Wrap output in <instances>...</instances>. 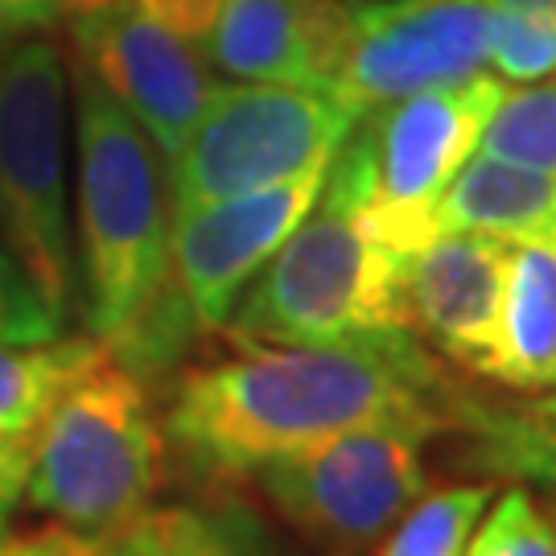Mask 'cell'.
Returning a JSON list of instances; mask_svg holds the SVG:
<instances>
[{
    "label": "cell",
    "mask_w": 556,
    "mask_h": 556,
    "mask_svg": "<svg viewBox=\"0 0 556 556\" xmlns=\"http://www.w3.org/2000/svg\"><path fill=\"white\" fill-rule=\"evenodd\" d=\"M71 66L50 38L0 41V239L62 318L75 301L66 194Z\"/></svg>",
    "instance_id": "5"
},
{
    "label": "cell",
    "mask_w": 556,
    "mask_h": 556,
    "mask_svg": "<svg viewBox=\"0 0 556 556\" xmlns=\"http://www.w3.org/2000/svg\"><path fill=\"white\" fill-rule=\"evenodd\" d=\"M75 62L137 119L165 161L194 132L219 83L199 46L149 21L132 0L71 21Z\"/></svg>",
    "instance_id": "11"
},
{
    "label": "cell",
    "mask_w": 556,
    "mask_h": 556,
    "mask_svg": "<svg viewBox=\"0 0 556 556\" xmlns=\"http://www.w3.org/2000/svg\"><path fill=\"white\" fill-rule=\"evenodd\" d=\"M79 157L83 321L112 342L169 289V190L157 144L100 83L71 66Z\"/></svg>",
    "instance_id": "3"
},
{
    "label": "cell",
    "mask_w": 556,
    "mask_h": 556,
    "mask_svg": "<svg viewBox=\"0 0 556 556\" xmlns=\"http://www.w3.org/2000/svg\"><path fill=\"white\" fill-rule=\"evenodd\" d=\"M38 29H50L41 0H0V41L38 34Z\"/></svg>",
    "instance_id": "25"
},
{
    "label": "cell",
    "mask_w": 556,
    "mask_h": 556,
    "mask_svg": "<svg viewBox=\"0 0 556 556\" xmlns=\"http://www.w3.org/2000/svg\"><path fill=\"white\" fill-rule=\"evenodd\" d=\"M132 4L149 21L165 25L169 34H178L181 41H190L199 50L202 41L211 38V29L223 13V0H132Z\"/></svg>",
    "instance_id": "24"
},
{
    "label": "cell",
    "mask_w": 556,
    "mask_h": 556,
    "mask_svg": "<svg viewBox=\"0 0 556 556\" xmlns=\"http://www.w3.org/2000/svg\"><path fill=\"white\" fill-rule=\"evenodd\" d=\"M46 4V17L50 25L54 21H79V17H96L103 9H116L124 0H41Z\"/></svg>",
    "instance_id": "27"
},
{
    "label": "cell",
    "mask_w": 556,
    "mask_h": 556,
    "mask_svg": "<svg viewBox=\"0 0 556 556\" xmlns=\"http://www.w3.org/2000/svg\"><path fill=\"white\" fill-rule=\"evenodd\" d=\"M470 556H556V532L528 491H507L478 528Z\"/></svg>",
    "instance_id": "21"
},
{
    "label": "cell",
    "mask_w": 556,
    "mask_h": 556,
    "mask_svg": "<svg viewBox=\"0 0 556 556\" xmlns=\"http://www.w3.org/2000/svg\"><path fill=\"white\" fill-rule=\"evenodd\" d=\"M338 556H358L355 548H338Z\"/></svg>",
    "instance_id": "29"
},
{
    "label": "cell",
    "mask_w": 556,
    "mask_h": 556,
    "mask_svg": "<svg viewBox=\"0 0 556 556\" xmlns=\"http://www.w3.org/2000/svg\"><path fill=\"white\" fill-rule=\"evenodd\" d=\"M100 338H50V342H0V441L29 445L41 417L91 358Z\"/></svg>",
    "instance_id": "17"
},
{
    "label": "cell",
    "mask_w": 556,
    "mask_h": 556,
    "mask_svg": "<svg viewBox=\"0 0 556 556\" xmlns=\"http://www.w3.org/2000/svg\"><path fill=\"white\" fill-rule=\"evenodd\" d=\"M495 0H351V46L334 91L358 116L482 71Z\"/></svg>",
    "instance_id": "9"
},
{
    "label": "cell",
    "mask_w": 556,
    "mask_h": 556,
    "mask_svg": "<svg viewBox=\"0 0 556 556\" xmlns=\"http://www.w3.org/2000/svg\"><path fill=\"white\" fill-rule=\"evenodd\" d=\"M358 119L334 87L219 83L194 132L169 157V219L334 157Z\"/></svg>",
    "instance_id": "6"
},
{
    "label": "cell",
    "mask_w": 556,
    "mask_h": 556,
    "mask_svg": "<svg viewBox=\"0 0 556 556\" xmlns=\"http://www.w3.org/2000/svg\"><path fill=\"white\" fill-rule=\"evenodd\" d=\"M507 248L495 236L438 231L408 256V318L413 334H425L445 358L475 371L491 351L503 301Z\"/></svg>",
    "instance_id": "13"
},
{
    "label": "cell",
    "mask_w": 556,
    "mask_h": 556,
    "mask_svg": "<svg viewBox=\"0 0 556 556\" xmlns=\"http://www.w3.org/2000/svg\"><path fill=\"white\" fill-rule=\"evenodd\" d=\"M486 503H491L486 482L445 486L438 495L417 498L392 523V536L383 540L379 556H462Z\"/></svg>",
    "instance_id": "19"
},
{
    "label": "cell",
    "mask_w": 556,
    "mask_h": 556,
    "mask_svg": "<svg viewBox=\"0 0 556 556\" xmlns=\"http://www.w3.org/2000/svg\"><path fill=\"white\" fill-rule=\"evenodd\" d=\"M408 425H371L260 462L252 478L264 498L305 536L334 548H367L429 486L420 441Z\"/></svg>",
    "instance_id": "8"
},
{
    "label": "cell",
    "mask_w": 556,
    "mask_h": 556,
    "mask_svg": "<svg viewBox=\"0 0 556 556\" xmlns=\"http://www.w3.org/2000/svg\"><path fill=\"white\" fill-rule=\"evenodd\" d=\"M433 227L503 243H556V174L478 153L445 186Z\"/></svg>",
    "instance_id": "15"
},
{
    "label": "cell",
    "mask_w": 556,
    "mask_h": 556,
    "mask_svg": "<svg viewBox=\"0 0 556 556\" xmlns=\"http://www.w3.org/2000/svg\"><path fill=\"white\" fill-rule=\"evenodd\" d=\"M462 396L413 334L318 346L243 342L239 355L181 371L165 433L199 475H252L260 462L371 425L441 433L462 425Z\"/></svg>",
    "instance_id": "1"
},
{
    "label": "cell",
    "mask_w": 556,
    "mask_h": 556,
    "mask_svg": "<svg viewBox=\"0 0 556 556\" xmlns=\"http://www.w3.org/2000/svg\"><path fill=\"white\" fill-rule=\"evenodd\" d=\"M478 153L556 174V79L519 83V91H503L491 119L482 124Z\"/></svg>",
    "instance_id": "18"
},
{
    "label": "cell",
    "mask_w": 556,
    "mask_h": 556,
    "mask_svg": "<svg viewBox=\"0 0 556 556\" xmlns=\"http://www.w3.org/2000/svg\"><path fill=\"white\" fill-rule=\"evenodd\" d=\"M9 511H13V498L0 495V540H4V523H9Z\"/></svg>",
    "instance_id": "28"
},
{
    "label": "cell",
    "mask_w": 556,
    "mask_h": 556,
    "mask_svg": "<svg viewBox=\"0 0 556 556\" xmlns=\"http://www.w3.org/2000/svg\"><path fill=\"white\" fill-rule=\"evenodd\" d=\"M511 392L556 388V243H511L491 351L475 367Z\"/></svg>",
    "instance_id": "14"
},
{
    "label": "cell",
    "mask_w": 556,
    "mask_h": 556,
    "mask_svg": "<svg viewBox=\"0 0 556 556\" xmlns=\"http://www.w3.org/2000/svg\"><path fill=\"white\" fill-rule=\"evenodd\" d=\"M503 83H540L556 75V0H495L491 41Z\"/></svg>",
    "instance_id": "20"
},
{
    "label": "cell",
    "mask_w": 556,
    "mask_h": 556,
    "mask_svg": "<svg viewBox=\"0 0 556 556\" xmlns=\"http://www.w3.org/2000/svg\"><path fill=\"white\" fill-rule=\"evenodd\" d=\"M124 532L137 556H289L273 528L239 498L149 507Z\"/></svg>",
    "instance_id": "16"
},
{
    "label": "cell",
    "mask_w": 556,
    "mask_h": 556,
    "mask_svg": "<svg viewBox=\"0 0 556 556\" xmlns=\"http://www.w3.org/2000/svg\"><path fill=\"white\" fill-rule=\"evenodd\" d=\"M0 556H137L128 532H79V528H41L29 536L0 540Z\"/></svg>",
    "instance_id": "23"
},
{
    "label": "cell",
    "mask_w": 556,
    "mask_h": 556,
    "mask_svg": "<svg viewBox=\"0 0 556 556\" xmlns=\"http://www.w3.org/2000/svg\"><path fill=\"white\" fill-rule=\"evenodd\" d=\"M59 309L38 293V285L0 239V342H50L62 334Z\"/></svg>",
    "instance_id": "22"
},
{
    "label": "cell",
    "mask_w": 556,
    "mask_h": 556,
    "mask_svg": "<svg viewBox=\"0 0 556 556\" xmlns=\"http://www.w3.org/2000/svg\"><path fill=\"white\" fill-rule=\"evenodd\" d=\"M351 46V0H223L202 59L227 79L334 87Z\"/></svg>",
    "instance_id": "12"
},
{
    "label": "cell",
    "mask_w": 556,
    "mask_h": 556,
    "mask_svg": "<svg viewBox=\"0 0 556 556\" xmlns=\"http://www.w3.org/2000/svg\"><path fill=\"white\" fill-rule=\"evenodd\" d=\"M25 475H29V445L0 441V495L17 503L25 495Z\"/></svg>",
    "instance_id": "26"
},
{
    "label": "cell",
    "mask_w": 556,
    "mask_h": 556,
    "mask_svg": "<svg viewBox=\"0 0 556 556\" xmlns=\"http://www.w3.org/2000/svg\"><path fill=\"white\" fill-rule=\"evenodd\" d=\"M326 174L330 157L305 165L293 178L206 202L169 219V277L190 305L199 330L227 326L243 289L314 211Z\"/></svg>",
    "instance_id": "10"
},
{
    "label": "cell",
    "mask_w": 556,
    "mask_h": 556,
    "mask_svg": "<svg viewBox=\"0 0 556 556\" xmlns=\"http://www.w3.org/2000/svg\"><path fill=\"white\" fill-rule=\"evenodd\" d=\"M367 161L355 137L338 144L314 211L243 289L227 338L264 346H318L379 334H413L408 256L367 219Z\"/></svg>",
    "instance_id": "2"
},
{
    "label": "cell",
    "mask_w": 556,
    "mask_h": 556,
    "mask_svg": "<svg viewBox=\"0 0 556 556\" xmlns=\"http://www.w3.org/2000/svg\"><path fill=\"white\" fill-rule=\"evenodd\" d=\"M157 478L161 429L149 383L103 346L41 417L25 498L66 528L124 532L149 511Z\"/></svg>",
    "instance_id": "4"
},
{
    "label": "cell",
    "mask_w": 556,
    "mask_h": 556,
    "mask_svg": "<svg viewBox=\"0 0 556 556\" xmlns=\"http://www.w3.org/2000/svg\"><path fill=\"white\" fill-rule=\"evenodd\" d=\"M507 83L470 75L445 87H425L358 119L351 137L367 161V219L383 243L413 256L438 236L433 215L454 174L475 157L482 124L503 100Z\"/></svg>",
    "instance_id": "7"
}]
</instances>
